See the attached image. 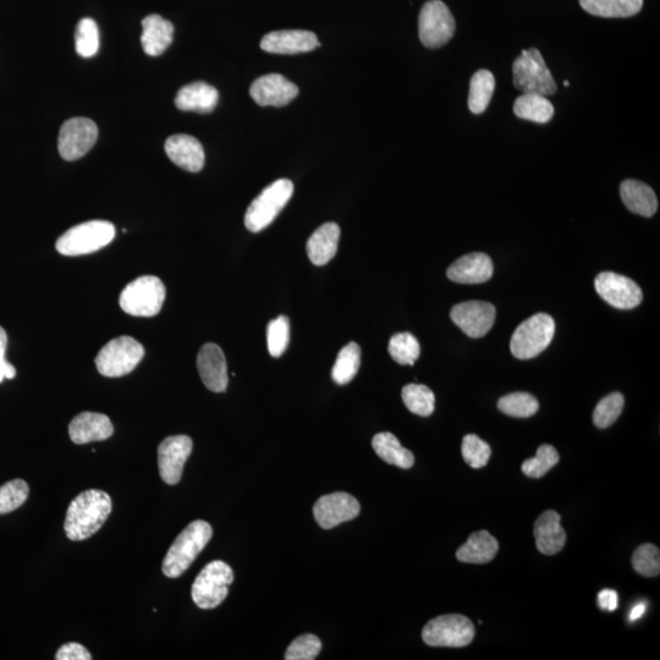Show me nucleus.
Masks as SVG:
<instances>
[{"label": "nucleus", "instance_id": "nucleus-1", "mask_svg": "<svg viewBox=\"0 0 660 660\" xmlns=\"http://www.w3.org/2000/svg\"><path fill=\"white\" fill-rule=\"evenodd\" d=\"M112 513V499L99 489L77 495L66 511L64 530L71 541H84L95 535Z\"/></svg>", "mask_w": 660, "mask_h": 660}, {"label": "nucleus", "instance_id": "nucleus-2", "mask_svg": "<svg viewBox=\"0 0 660 660\" xmlns=\"http://www.w3.org/2000/svg\"><path fill=\"white\" fill-rule=\"evenodd\" d=\"M212 536V526L208 522L203 520L191 522L175 539L165 555L162 565L163 574L170 579L183 575L211 541Z\"/></svg>", "mask_w": 660, "mask_h": 660}, {"label": "nucleus", "instance_id": "nucleus-3", "mask_svg": "<svg viewBox=\"0 0 660 660\" xmlns=\"http://www.w3.org/2000/svg\"><path fill=\"white\" fill-rule=\"evenodd\" d=\"M115 238V227L107 220H91L69 229L57 241V251L64 256H82L96 252Z\"/></svg>", "mask_w": 660, "mask_h": 660}, {"label": "nucleus", "instance_id": "nucleus-4", "mask_svg": "<svg viewBox=\"0 0 660 660\" xmlns=\"http://www.w3.org/2000/svg\"><path fill=\"white\" fill-rule=\"evenodd\" d=\"M294 194V184L288 179L274 181L251 202L245 214V225L251 233H260L274 222Z\"/></svg>", "mask_w": 660, "mask_h": 660}, {"label": "nucleus", "instance_id": "nucleus-5", "mask_svg": "<svg viewBox=\"0 0 660 660\" xmlns=\"http://www.w3.org/2000/svg\"><path fill=\"white\" fill-rule=\"evenodd\" d=\"M514 86L524 93L553 96L558 90L546 60L537 48L522 51L513 64Z\"/></svg>", "mask_w": 660, "mask_h": 660}, {"label": "nucleus", "instance_id": "nucleus-6", "mask_svg": "<svg viewBox=\"0 0 660 660\" xmlns=\"http://www.w3.org/2000/svg\"><path fill=\"white\" fill-rule=\"evenodd\" d=\"M165 286L154 275H145L126 285L121 291L120 307L134 317H153L161 312L165 300Z\"/></svg>", "mask_w": 660, "mask_h": 660}, {"label": "nucleus", "instance_id": "nucleus-7", "mask_svg": "<svg viewBox=\"0 0 660 660\" xmlns=\"http://www.w3.org/2000/svg\"><path fill=\"white\" fill-rule=\"evenodd\" d=\"M554 334V319L547 313H537L516 328L511 338V352L519 360L533 359L548 348Z\"/></svg>", "mask_w": 660, "mask_h": 660}, {"label": "nucleus", "instance_id": "nucleus-8", "mask_svg": "<svg viewBox=\"0 0 660 660\" xmlns=\"http://www.w3.org/2000/svg\"><path fill=\"white\" fill-rule=\"evenodd\" d=\"M234 572L222 560H214L203 568L192 585L191 597L198 608L214 609L228 597Z\"/></svg>", "mask_w": 660, "mask_h": 660}, {"label": "nucleus", "instance_id": "nucleus-9", "mask_svg": "<svg viewBox=\"0 0 660 660\" xmlns=\"http://www.w3.org/2000/svg\"><path fill=\"white\" fill-rule=\"evenodd\" d=\"M145 356V349L134 338L110 340L96 357V366L104 377L118 378L135 370Z\"/></svg>", "mask_w": 660, "mask_h": 660}, {"label": "nucleus", "instance_id": "nucleus-10", "mask_svg": "<svg viewBox=\"0 0 660 660\" xmlns=\"http://www.w3.org/2000/svg\"><path fill=\"white\" fill-rule=\"evenodd\" d=\"M476 630L465 615L448 614L432 619L423 627L422 638L431 647L461 648L469 646Z\"/></svg>", "mask_w": 660, "mask_h": 660}, {"label": "nucleus", "instance_id": "nucleus-11", "mask_svg": "<svg viewBox=\"0 0 660 660\" xmlns=\"http://www.w3.org/2000/svg\"><path fill=\"white\" fill-rule=\"evenodd\" d=\"M455 19L442 0H429L418 18V33L423 46L437 49L445 46L455 33Z\"/></svg>", "mask_w": 660, "mask_h": 660}, {"label": "nucleus", "instance_id": "nucleus-12", "mask_svg": "<svg viewBox=\"0 0 660 660\" xmlns=\"http://www.w3.org/2000/svg\"><path fill=\"white\" fill-rule=\"evenodd\" d=\"M98 128L95 121L74 118L62 125L59 132L58 150L65 161H76L86 156L96 145Z\"/></svg>", "mask_w": 660, "mask_h": 660}, {"label": "nucleus", "instance_id": "nucleus-13", "mask_svg": "<svg viewBox=\"0 0 660 660\" xmlns=\"http://www.w3.org/2000/svg\"><path fill=\"white\" fill-rule=\"evenodd\" d=\"M597 294L610 306L631 310L641 304L643 295L634 280L613 272H603L594 280Z\"/></svg>", "mask_w": 660, "mask_h": 660}, {"label": "nucleus", "instance_id": "nucleus-14", "mask_svg": "<svg viewBox=\"0 0 660 660\" xmlns=\"http://www.w3.org/2000/svg\"><path fill=\"white\" fill-rule=\"evenodd\" d=\"M360 511L361 506L357 499L345 492L323 495L313 506V515H315L317 524L324 530H330L344 522L356 519Z\"/></svg>", "mask_w": 660, "mask_h": 660}, {"label": "nucleus", "instance_id": "nucleus-15", "mask_svg": "<svg viewBox=\"0 0 660 660\" xmlns=\"http://www.w3.org/2000/svg\"><path fill=\"white\" fill-rule=\"evenodd\" d=\"M495 313V307L489 302L466 301L451 308L450 318L467 337L478 339L492 329Z\"/></svg>", "mask_w": 660, "mask_h": 660}, {"label": "nucleus", "instance_id": "nucleus-16", "mask_svg": "<svg viewBox=\"0 0 660 660\" xmlns=\"http://www.w3.org/2000/svg\"><path fill=\"white\" fill-rule=\"evenodd\" d=\"M192 439L187 436L168 437L159 444L158 466L162 480L175 486L183 476L184 466L192 453Z\"/></svg>", "mask_w": 660, "mask_h": 660}, {"label": "nucleus", "instance_id": "nucleus-17", "mask_svg": "<svg viewBox=\"0 0 660 660\" xmlns=\"http://www.w3.org/2000/svg\"><path fill=\"white\" fill-rule=\"evenodd\" d=\"M250 95L258 106L284 107L299 95V87L283 75L268 74L253 82Z\"/></svg>", "mask_w": 660, "mask_h": 660}, {"label": "nucleus", "instance_id": "nucleus-18", "mask_svg": "<svg viewBox=\"0 0 660 660\" xmlns=\"http://www.w3.org/2000/svg\"><path fill=\"white\" fill-rule=\"evenodd\" d=\"M198 373L207 389L223 393L228 388V366L224 352L217 344L203 345L197 356Z\"/></svg>", "mask_w": 660, "mask_h": 660}, {"label": "nucleus", "instance_id": "nucleus-19", "mask_svg": "<svg viewBox=\"0 0 660 660\" xmlns=\"http://www.w3.org/2000/svg\"><path fill=\"white\" fill-rule=\"evenodd\" d=\"M317 47L319 41L315 33L305 30L269 32L261 41L263 51L273 54L306 53Z\"/></svg>", "mask_w": 660, "mask_h": 660}, {"label": "nucleus", "instance_id": "nucleus-20", "mask_svg": "<svg viewBox=\"0 0 660 660\" xmlns=\"http://www.w3.org/2000/svg\"><path fill=\"white\" fill-rule=\"evenodd\" d=\"M170 161L186 172L198 173L205 167V150L201 142L190 135H173L165 142Z\"/></svg>", "mask_w": 660, "mask_h": 660}, {"label": "nucleus", "instance_id": "nucleus-21", "mask_svg": "<svg viewBox=\"0 0 660 660\" xmlns=\"http://www.w3.org/2000/svg\"><path fill=\"white\" fill-rule=\"evenodd\" d=\"M493 262L486 253L475 252L462 256L448 268L451 282L459 284H482L492 278Z\"/></svg>", "mask_w": 660, "mask_h": 660}, {"label": "nucleus", "instance_id": "nucleus-22", "mask_svg": "<svg viewBox=\"0 0 660 660\" xmlns=\"http://www.w3.org/2000/svg\"><path fill=\"white\" fill-rule=\"evenodd\" d=\"M114 427L108 416L97 412H82L69 426L71 440L75 444L101 442L113 436Z\"/></svg>", "mask_w": 660, "mask_h": 660}, {"label": "nucleus", "instance_id": "nucleus-23", "mask_svg": "<svg viewBox=\"0 0 660 660\" xmlns=\"http://www.w3.org/2000/svg\"><path fill=\"white\" fill-rule=\"evenodd\" d=\"M561 516L554 510H547L538 517L535 524L536 546L544 555H555L565 547L566 533L560 525Z\"/></svg>", "mask_w": 660, "mask_h": 660}, {"label": "nucleus", "instance_id": "nucleus-24", "mask_svg": "<svg viewBox=\"0 0 660 660\" xmlns=\"http://www.w3.org/2000/svg\"><path fill=\"white\" fill-rule=\"evenodd\" d=\"M174 26L161 15L152 14L142 21L141 43L143 51L150 57H158L172 44Z\"/></svg>", "mask_w": 660, "mask_h": 660}, {"label": "nucleus", "instance_id": "nucleus-25", "mask_svg": "<svg viewBox=\"0 0 660 660\" xmlns=\"http://www.w3.org/2000/svg\"><path fill=\"white\" fill-rule=\"evenodd\" d=\"M218 101L217 88L206 82H194L181 88L176 95L175 106L183 112L211 113Z\"/></svg>", "mask_w": 660, "mask_h": 660}, {"label": "nucleus", "instance_id": "nucleus-26", "mask_svg": "<svg viewBox=\"0 0 660 660\" xmlns=\"http://www.w3.org/2000/svg\"><path fill=\"white\" fill-rule=\"evenodd\" d=\"M340 228L337 223L319 227L307 241V255L315 266H326L338 252Z\"/></svg>", "mask_w": 660, "mask_h": 660}, {"label": "nucleus", "instance_id": "nucleus-27", "mask_svg": "<svg viewBox=\"0 0 660 660\" xmlns=\"http://www.w3.org/2000/svg\"><path fill=\"white\" fill-rule=\"evenodd\" d=\"M620 196L627 209L638 216L649 218L658 211L656 192L642 181L632 179L623 181L620 185Z\"/></svg>", "mask_w": 660, "mask_h": 660}, {"label": "nucleus", "instance_id": "nucleus-28", "mask_svg": "<svg viewBox=\"0 0 660 660\" xmlns=\"http://www.w3.org/2000/svg\"><path fill=\"white\" fill-rule=\"evenodd\" d=\"M499 550L497 538L488 531H478L467 539L464 546L456 552V558L466 564H487L492 561Z\"/></svg>", "mask_w": 660, "mask_h": 660}, {"label": "nucleus", "instance_id": "nucleus-29", "mask_svg": "<svg viewBox=\"0 0 660 660\" xmlns=\"http://www.w3.org/2000/svg\"><path fill=\"white\" fill-rule=\"evenodd\" d=\"M372 447L376 454L389 465L400 467V469H411L415 464V456L409 449L400 444L399 439L393 433H378L372 439Z\"/></svg>", "mask_w": 660, "mask_h": 660}, {"label": "nucleus", "instance_id": "nucleus-30", "mask_svg": "<svg viewBox=\"0 0 660 660\" xmlns=\"http://www.w3.org/2000/svg\"><path fill=\"white\" fill-rule=\"evenodd\" d=\"M583 10L599 18H631L640 13L643 0H580Z\"/></svg>", "mask_w": 660, "mask_h": 660}, {"label": "nucleus", "instance_id": "nucleus-31", "mask_svg": "<svg viewBox=\"0 0 660 660\" xmlns=\"http://www.w3.org/2000/svg\"><path fill=\"white\" fill-rule=\"evenodd\" d=\"M514 113L517 118L537 124H547L554 117V106L546 96L524 93L516 99Z\"/></svg>", "mask_w": 660, "mask_h": 660}, {"label": "nucleus", "instance_id": "nucleus-32", "mask_svg": "<svg viewBox=\"0 0 660 660\" xmlns=\"http://www.w3.org/2000/svg\"><path fill=\"white\" fill-rule=\"evenodd\" d=\"M495 90L494 75L489 70H478L470 82L469 109L473 114H482L491 103Z\"/></svg>", "mask_w": 660, "mask_h": 660}, {"label": "nucleus", "instance_id": "nucleus-33", "mask_svg": "<svg viewBox=\"0 0 660 660\" xmlns=\"http://www.w3.org/2000/svg\"><path fill=\"white\" fill-rule=\"evenodd\" d=\"M361 366V349L356 343H350L339 351L335 361L332 378L339 385L348 384L356 377Z\"/></svg>", "mask_w": 660, "mask_h": 660}, {"label": "nucleus", "instance_id": "nucleus-34", "mask_svg": "<svg viewBox=\"0 0 660 660\" xmlns=\"http://www.w3.org/2000/svg\"><path fill=\"white\" fill-rule=\"evenodd\" d=\"M404 404L412 414L428 417L433 414L436 396L422 384H407L401 392Z\"/></svg>", "mask_w": 660, "mask_h": 660}, {"label": "nucleus", "instance_id": "nucleus-35", "mask_svg": "<svg viewBox=\"0 0 660 660\" xmlns=\"http://www.w3.org/2000/svg\"><path fill=\"white\" fill-rule=\"evenodd\" d=\"M388 351L399 365L414 366L421 354V346L411 333H398L389 341Z\"/></svg>", "mask_w": 660, "mask_h": 660}, {"label": "nucleus", "instance_id": "nucleus-36", "mask_svg": "<svg viewBox=\"0 0 660 660\" xmlns=\"http://www.w3.org/2000/svg\"><path fill=\"white\" fill-rule=\"evenodd\" d=\"M498 409L503 414L511 417L528 418L537 414L539 404L535 396L524 392H517L500 398Z\"/></svg>", "mask_w": 660, "mask_h": 660}, {"label": "nucleus", "instance_id": "nucleus-37", "mask_svg": "<svg viewBox=\"0 0 660 660\" xmlns=\"http://www.w3.org/2000/svg\"><path fill=\"white\" fill-rule=\"evenodd\" d=\"M560 456L552 445L543 444L537 449L535 458L527 459L522 464V472L530 478H542L558 464Z\"/></svg>", "mask_w": 660, "mask_h": 660}, {"label": "nucleus", "instance_id": "nucleus-38", "mask_svg": "<svg viewBox=\"0 0 660 660\" xmlns=\"http://www.w3.org/2000/svg\"><path fill=\"white\" fill-rule=\"evenodd\" d=\"M624 404V395L621 393H612L605 396L594 409V425L601 429L612 426L623 412Z\"/></svg>", "mask_w": 660, "mask_h": 660}, {"label": "nucleus", "instance_id": "nucleus-39", "mask_svg": "<svg viewBox=\"0 0 660 660\" xmlns=\"http://www.w3.org/2000/svg\"><path fill=\"white\" fill-rule=\"evenodd\" d=\"M76 52L84 58L96 55L99 49V30L92 19H82L75 32Z\"/></svg>", "mask_w": 660, "mask_h": 660}, {"label": "nucleus", "instance_id": "nucleus-40", "mask_svg": "<svg viewBox=\"0 0 660 660\" xmlns=\"http://www.w3.org/2000/svg\"><path fill=\"white\" fill-rule=\"evenodd\" d=\"M290 341V321L286 316L272 319L267 327V344L271 356L278 359L288 348Z\"/></svg>", "mask_w": 660, "mask_h": 660}, {"label": "nucleus", "instance_id": "nucleus-41", "mask_svg": "<svg viewBox=\"0 0 660 660\" xmlns=\"http://www.w3.org/2000/svg\"><path fill=\"white\" fill-rule=\"evenodd\" d=\"M462 458L472 469H482L491 459L492 449L476 434H469L462 440Z\"/></svg>", "mask_w": 660, "mask_h": 660}, {"label": "nucleus", "instance_id": "nucleus-42", "mask_svg": "<svg viewBox=\"0 0 660 660\" xmlns=\"http://www.w3.org/2000/svg\"><path fill=\"white\" fill-rule=\"evenodd\" d=\"M30 488L24 480H13L0 488V515L19 509L29 498Z\"/></svg>", "mask_w": 660, "mask_h": 660}, {"label": "nucleus", "instance_id": "nucleus-43", "mask_svg": "<svg viewBox=\"0 0 660 660\" xmlns=\"http://www.w3.org/2000/svg\"><path fill=\"white\" fill-rule=\"evenodd\" d=\"M632 566L637 574L656 577L660 574V552L653 544H642L632 555Z\"/></svg>", "mask_w": 660, "mask_h": 660}, {"label": "nucleus", "instance_id": "nucleus-44", "mask_svg": "<svg viewBox=\"0 0 660 660\" xmlns=\"http://www.w3.org/2000/svg\"><path fill=\"white\" fill-rule=\"evenodd\" d=\"M322 651V642L315 635L306 634L295 638L288 651L285 653L286 660H313Z\"/></svg>", "mask_w": 660, "mask_h": 660}, {"label": "nucleus", "instance_id": "nucleus-45", "mask_svg": "<svg viewBox=\"0 0 660 660\" xmlns=\"http://www.w3.org/2000/svg\"><path fill=\"white\" fill-rule=\"evenodd\" d=\"M57 660H91L92 656L90 652L84 646L79 645V643H66V645L59 648Z\"/></svg>", "mask_w": 660, "mask_h": 660}, {"label": "nucleus", "instance_id": "nucleus-46", "mask_svg": "<svg viewBox=\"0 0 660 660\" xmlns=\"http://www.w3.org/2000/svg\"><path fill=\"white\" fill-rule=\"evenodd\" d=\"M8 335L5 330L0 327V383L4 379H13L16 376V370L11 363L5 360V351H7Z\"/></svg>", "mask_w": 660, "mask_h": 660}, {"label": "nucleus", "instance_id": "nucleus-47", "mask_svg": "<svg viewBox=\"0 0 660 660\" xmlns=\"http://www.w3.org/2000/svg\"><path fill=\"white\" fill-rule=\"evenodd\" d=\"M619 597L618 593L613 590H603L598 594L599 608L614 612L618 608Z\"/></svg>", "mask_w": 660, "mask_h": 660}, {"label": "nucleus", "instance_id": "nucleus-48", "mask_svg": "<svg viewBox=\"0 0 660 660\" xmlns=\"http://www.w3.org/2000/svg\"><path fill=\"white\" fill-rule=\"evenodd\" d=\"M646 612V605L645 604H637L635 605L634 609L631 610L630 614V620L635 621L637 619H640L643 614Z\"/></svg>", "mask_w": 660, "mask_h": 660}, {"label": "nucleus", "instance_id": "nucleus-49", "mask_svg": "<svg viewBox=\"0 0 660 660\" xmlns=\"http://www.w3.org/2000/svg\"><path fill=\"white\" fill-rule=\"evenodd\" d=\"M564 86H565V87H569V86H570V82H569V81H565V82H564Z\"/></svg>", "mask_w": 660, "mask_h": 660}]
</instances>
